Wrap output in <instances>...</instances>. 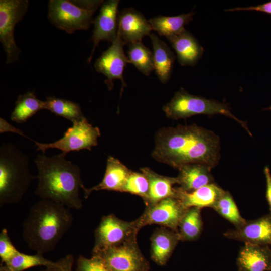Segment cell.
I'll return each instance as SVG.
<instances>
[{
  "label": "cell",
  "instance_id": "21",
  "mask_svg": "<svg viewBox=\"0 0 271 271\" xmlns=\"http://www.w3.org/2000/svg\"><path fill=\"white\" fill-rule=\"evenodd\" d=\"M211 169L207 165L197 163L183 166L178 169L179 174L176 177L179 187L185 191L191 192L214 183Z\"/></svg>",
  "mask_w": 271,
  "mask_h": 271
},
{
  "label": "cell",
  "instance_id": "20",
  "mask_svg": "<svg viewBox=\"0 0 271 271\" xmlns=\"http://www.w3.org/2000/svg\"><path fill=\"white\" fill-rule=\"evenodd\" d=\"M179 241L177 232L163 226L157 229L151 237L152 259L159 265H164Z\"/></svg>",
  "mask_w": 271,
  "mask_h": 271
},
{
  "label": "cell",
  "instance_id": "1",
  "mask_svg": "<svg viewBox=\"0 0 271 271\" xmlns=\"http://www.w3.org/2000/svg\"><path fill=\"white\" fill-rule=\"evenodd\" d=\"M151 155L155 160L177 169L195 163L212 168L220 158V139L195 124L164 127L156 134Z\"/></svg>",
  "mask_w": 271,
  "mask_h": 271
},
{
  "label": "cell",
  "instance_id": "36",
  "mask_svg": "<svg viewBox=\"0 0 271 271\" xmlns=\"http://www.w3.org/2000/svg\"><path fill=\"white\" fill-rule=\"evenodd\" d=\"M264 173L266 182V198L269 205L270 213H271V173L268 167H265Z\"/></svg>",
  "mask_w": 271,
  "mask_h": 271
},
{
  "label": "cell",
  "instance_id": "5",
  "mask_svg": "<svg viewBox=\"0 0 271 271\" xmlns=\"http://www.w3.org/2000/svg\"><path fill=\"white\" fill-rule=\"evenodd\" d=\"M163 111L167 117L174 120L185 119L199 114H222L237 121L252 136L246 123L235 116L227 104L190 94L183 88L177 91L171 101L163 107Z\"/></svg>",
  "mask_w": 271,
  "mask_h": 271
},
{
  "label": "cell",
  "instance_id": "15",
  "mask_svg": "<svg viewBox=\"0 0 271 271\" xmlns=\"http://www.w3.org/2000/svg\"><path fill=\"white\" fill-rule=\"evenodd\" d=\"M152 30L144 15L132 8L124 9L119 15L117 34L125 45L142 41Z\"/></svg>",
  "mask_w": 271,
  "mask_h": 271
},
{
  "label": "cell",
  "instance_id": "32",
  "mask_svg": "<svg viewBox=\"0 0 271 271\" xmlns=\"http://www.w3.org/2000/svg\"><path fill=\"white\" fill-rule=\"evenodd\" d=\"M20 252L18 250L11 242L8 231L3 229L0 234V258L1 264H5Z\"/></svg>",
  "mask_w": 271,
  "mask_h": 271
},
{
  "label": "cell",
  "instance_id": "30",
  "mask_svg": "<svg viewBox=\"0 0 271 271\" xmlns=\"http://www.w3.org/2000/svg\"><path fill=\"white\" fill-rule=\"evenodd\" d=\"M56 262L46 259L36 253L35 255H29L20 252L4 265L9 271H23L30 268L44 266H51L55 265Z\"/></svg>",
  "mask_w": 271,
  "mask_h": 271
},
{
  "label": "cell",
  "instance_id": "29",
  "mask_svg": "<svg viewBox=\"0 0 271 271\" xmlns=\"http://www.w3.org/2000/svg\"><path fill=\"white\" fill-rule=\"evenodd\" d=\"M212 208L235 227L241 226L246 221L240 215L233 197L228 191H224Z\"/></svg>",
  "mask_w": 271,
  "mask_h": 271
},
{
  "label": "cell",
  "instance_id": "8",
  "mask_svg": "<svg viewBox=\"0 0 271 271\" xmlns=\"http://www.w3.org/2000/svg\"><path fill=\"white\" fill-rule=\"evenodd\" d=\"M29 7L28 0L0 1V41L6 54V63L17 61L21 50L14 38L16 25L21 21Z\"/></svg>",
  "mask_w": 271,
  "mask_h": 271
},
{
  "label": "cell",
  "instance_id": "3",
  "mask_svg": "<svg viewBox=\"0 0 271 271\" xmlns=\"http://www.w3.org/2000/svg\"><path fill=\"white\" fill-rule=\"evenodd\" d=\"M70 209L48 199L35 203L23 224V238L29 248L40 255L54 250L73 224Z\"/></svg>",
  "mask_w": 271,
  "mask_h": 271
},
{
  "label": "cell",
  "instance_id": "18",
  "mask_svg": "<svg viewBox=\"0 0 271 271\" xmlns=\"http://www.w3.org/2000/svg\"><path fill=\"white\" fill-rule=\"evenodd\" d=\"M174 197L186 208H212L225 190L212 183L191 192H187L179 187H174Z\"/></svg>",
  "mask_w": 271,
  "mask_h": 271
},
{
  "label": "cell",
  "instance_id": "26",
  "mask_svg": "<svg viewBox=\"0 0 271 271\" xmlns=\"http://www.w3.org/2000/svg\"><path fill=\"white\" fill-rule=\"evenodd\" d=\"M203 229L201 208H188L178 226V233L180 240L194 241L200 236Z\"/></svg>",
  "mask_w": 271,
  "mask_h": 271
},
{
  "label": "cell",
  "instance_id": "28",
  "mask_svg": "<svg viewBox=\"0 0 271 271\" xmlns=\"http://www.w3.org/2000/svg\"><path fill=\"white\" fill-rule=\"evenodd\" d=\"M128 45L127 62L132 64L143 74L149 76L154 70L153 52L142 41Z\"/></svg>",
  "mask_w": 271,
  "mask_h": 271
},
{
  "label": "cell",
  "instance_id": "9",
  "mask_svg": "<svg viewBox=\"0 0 271 271\" xmlns=\"http://www.w3.org/2000/svg\"><path fill=\"white\" fill-rule=\"evenodd\" d=\"M101 135L98 127H94L84 117L82 120L73 123L60 139L51 143H41L34 141L37 151L45 154L46 150L56 148L66 155L72 151H79L82 149L91 150L92 147L98 144L97 139Z\"/></svg>",
  "mask_w": 271,
  "mask_h": 271
},
{
  "label": "cell",
  "instance_id": "7",
  "mask_svg": "<svg viewBox=\"0 0 271 271\" xmlns=\"http://www.w3.org/2000/svg\"><path fill=\"white\" fill-rule=\"evenodd\" d=\"M140 229L136 220L126 221L113 214L103 216L94 232L95 243L92 253L137 239Z\"/></svg>",
  "mask_w": 271,
  "mask_h": 271
},
{
  "label": "cell",
  "instance_id": "23",
  "mask_svg": "<svg viewBox=\"0 0 271 271\" xmlns=\"http://www.w3.org/2000/svg\"><path fill=\"white\" fill-rule=\"evenodd\" d=\"M153 49L154 68L159 80L163 84L169 81L172 71L175 56L167 44L154 33L149 35Z\"/></svg>",
  "mask_w": 271,
  "mask_h": 271
},
{
  "label": "cell",
  "instance_id": "11",
  "mask_svg": "<svg viewBox=\"0 0 271 271\" xmlns=\"http://www.w3.org/2000/svg\"><path fill=\"white\" fill-rule=\"evenodd\" d=\"M187 209L177 198L168 197L146 206L136 220L140 229L145 225L158 224L178 232L180 222Z\"/></svg>",
  "mask_w": 271,
  "mask_h": 271
},
{
  "label": "cell",
  "instance_id": "35",
  "mask_svg": "<svg viewBox=\"0 0 271 271\" xmlns=\"http://www.w3.org/2000/svg\"><path fill=\"white\" fill-rule=\"evenodd\" d=\"M255 11L271 15V1L256 6H249L244 8L237 7L225 10V11Z\"/></svg>",
  "mask_w": 271,
  "mask_h": 271
},
{
  "label": "cell",
  "instance_id": "12",
  "mask_svg": "<svg viewBox=\"0 0 271 271\" xmlns=\"http://www.w3.org/2000/svg\"><path fill=\"white\" fill-rule=\"evenodd\" d=\"M124 45L125 44L117 34L115 41L97 59L94 64L96 71L103 74L107 78L104 82L109 91L113 88V80H121L122 88L120 97L124 87L126 86L123 78V72L128 62L123 50Z\"/></svg>",
  "mask_w": 271,
  "mask_h": 271
},
{
  "label": "cell",
  "instance_id": "17",
  "mask_svg": "<svg viewBox=\"0 0 271 271\" xmlns=\"http://www.w3.org/2000/svg\"><path fill=\"white\" fill-rule=\"evenodd\" d=\"M131 171L119 160L112 156H109L107 160L104 177L101 182L90 188H86L84 185L82 186L81 189L84 192V198L87 199L94 191L106 190L121 192L126 179Z\"/></svg>",
  "mask_w": 271,
  "mask_h": 271
},
{
  "label": "cell",
  "instance_id": "16",
  "mask_svg": "<svg viewBox=\"0 0 271 271\" xmlns=\"http://www.w3.org/2000/svg\"><path fill=\"white\" fill-rule=\"evenodd\" d=\"M237 264L238 271H271V249L268 245L245 243Z\"/></svg>",
  "mask_w": 271,
  "mask_h": 271
},
{
  "label": "cell",
  "instance_id": "33",
  "mask_svg": "<svg viewBox=\"0 0 271 271\" xmlns=\"http://www.w3.org/2000/svg\"><path fill=\"white\" fill-rule=\"evenodd\" d=\"M76 271H110L102 260L93 255L91 258L80 255L77 260Z\"/></svg>",
  "mask_w": 271,
  "mask_h": 271
},
{
  "label": "cell",
  "instance_id": "27",
  "mask_svg": "<svg viewBox=\"0 0 271 271\" xmlns=\"http://www.w3.org/2000/svg\"><path fill=\"white\" fill-rule=\"evenodd\" d=\"M45 109L57 116L63 117L72 123L83 119L80 105L76 102L55 97H48L45 101Z\"/></svg>",
  "mask_w": 271,
  "mask_h": 271
},
{
  "label": "cell",
  "instance_id": "10",
  "mask_svg": "<svg viewBox=\"0 0 271 271\" xmlns=\"http://www.w3.org/2000/svg\"><path fill=\"white\" fill-rule=\"evenodd\" d=\"M92 254L98 256L110 271H149L148 262L137 239Z\"/></svg>",
  "mask_w": 271,
  "mask_h": 271
},
{
  "label": "cell",
  "instance_id": "38",
  "mask_svg": "<svg viewBox=\"0 0 271 271\" xmlns=\"http://www.w3.org/2000/svg\"><path fill=\"white\" fill-rule=\"evenodd\" d=\"M0 271H9L6 267L5 266L3 265V264H1V266H0Z\"/></svg>",
  "mask_w": 271,
  "mask_h": 271
},
{
  "label": "cell",
  "instance_id": "13",
  "mask_svg": "<svg viewBox=\"0 0 271 271\" xmlns=\"http://www.w3.org/2000/svg\"><path fill=\"white\" fill-rule=\"evenodd\" d=\"M118 0H108L102 3L99 14L94 21V30L91 40L93 48L88 62L92 60L95 49L101 41H115L118 27Z\"/></svg>",
  "mask_w": 271,
  "mask_h": 271
},
{
  "label": "cell",
  "instance_id": "22",
  "mask_svg": "<svg viewBox=\"0 0 271 271\" xmlns=\"http://www.w3.org/2000/svg\"><path fill=\"white\" fill-rule=\"evenodd\" d=\"M148 178L149 190L144 203L146 206L155 204L165 198L174 197L175 191L173 186L178 184L177 177H171L159 175L148 167L140 169Z\"/></svg>",
  "mask_w": 271,
  "mask_h": 271
},
{
  "label": "cell",
  "instance_id": "24",
  "mask_svg": "<svg viewBox=\"0 0 271 271\" xmlns=\"http://www.w3.org/2000/svg\"><path fill=\"white\" fill-rule=\"evenodd\" d=\"M194 13L182 14L176 16H159L149 20L152 30L167 39L177 35L184 30V26L192 20Z\"/></svg>",
  "mask_w": 271,
  "mask_h": 271
},
{
  "label": "cell",
  "instance_id": "39",
  "mask_svg": "<svg viewBox=\"0 0 271 271\" xmlns=\"http://www.w3.org/2000/svg\"><path fill=\"white\" fill-rule=\"evenodd\" d=\"M266 109H268V110H271V106H270L269 108H266Z\"/></svg>",
  "mask_w": 271,
  "mask_h": 271
},
{
  "label": "cell",
  "instance_id": "31",
  "mask_svg": "<svg viewBox=\"0 0 271 271\" xmlns=\"http://www.w3.org/2000/svg\"><path fill=\"white\" fill-rule=\"evenodd\" d=\"M149 183L143 173L131 171L126 179L121 192H127L141 197L144 201L148 196Z\"/></svg>",
  "mask_w": 271,
  "mask_h": 271
},
{
  "label": "cell",
  "instance_id": "25",
  "mask_svg": "<svg viewBox=\"0 0 271 271\" xmlns=\"http://www.w3.org/2000/svg\"><path fill=\"white\" fill-rule=\"evenodd\" d=\"M11 114V119L18 123H23L36 113L45 109V101L38 99L34 92L20 95Z\"/></svg>",
  "mask_w": 271,
  "mask_h": 271
},
{
  "label": "cell",
  "instance_id": "2",
  "mask_svg": "<svg viewBox=\"0 0 271 271\" xmlns=\"http://www.w3.org/2000/svg\"><path fill=\"white\" fill-rule=\"evenodd\" d=\"M62 153L51 157L42 154L35 160L38 185L35 193L43 199L60 203L69 209L82 208L79 190L84 185L79 167Z\"/></svg>",
  "mask_w": 271,
  "mask_h": 271
},
{
  "label": "cell",
  "instance_id": "14",
  "mask_svg": "<svg viewBox=\"0 0 271 271\" xmlns=\"http://www.w3.org/2000/svg\"><path fill=\"white\" fill-rule=\"evenodd\" d=\"M224 235L244 243L271 245V213L255 220L246 221L241 226L227 231Z\"/></svg>",
  "mask_w": 271,
  "mask_h": 271
},
{
  "label": "cell",
  "instance_id": "34",
  "mask_svg": "<svg viewBox=\"0 0 271 271\" xmlns=\"http://www.w3.org/2000/svg\"><path fill=\"white\" fill-rule=\"evenodd\" d=\"M74 257L71 254H68L62 257L53 266L45 267L40 271H72Z\"/></svg>",
  "mask_w": 271,
  "mask_h": 271
},
{
  "label": "cell",
  "instance_id": "6",
  "mask_svg": "<svg viewBox=\"0 0 271 271\" xmlns=\"http://www.w3.org/2000/svg\"><path fill=\"white\" fill-rule=\"evenodd\" d=\"M102 1L73 3L67 0H51L48 4V18L57 28L72 34L77 30L88 29L93 22V14Z\"/></svg>",
  "mask_w": 271,
  "mask_h": 271
},
{
  "label": "cell",
  "instance_id": "37",
  "mask_svg": "<svg viewBox=\"0 0 271 271\" xmlns=\"http://www.w3.org/2000/svg\"><path fill=\"white\" fill-rule=\"evenodd\" d=\"M1 133L4 132L11 131L15 133H17L21 136L27 137L25 136L21 130L15 128L14 126L9 124L8 122L5 121L3 118H1Z\"/></svg>",
  "mask_w": 271,
  "mask_h": 271
},
{
  "label": "cell",
  "instance_id": "4",
  "mask_svg": "<svg viewBox=\"0 0 271 271\" xmlns=\"http://www.w3.org/2000/svg\"><path fill=\"white\" fill-rule=\"evenodd\" d=\"M37 178L30 172L28 157L14 144L0 147V206L19 202L32 181Z\"/></svg>",
  "mask_w": 271,
  "mask_h": 271
},
{
  "label": "cell",
  "instance_id": "19",
  "mask_svg": "<svg viewBox=\"0 0 271 271\" xmlns=\"http://www.w3.org/2000/svg\"><path fill=\"white\" fill-rule=\"evenodd\" d=\"M175 50L182 66H194L201 58L204 49L187 30L167 39Z\"/></svg>",
  "mask_w": 271,
  "mask_h": 271
}]
</instances>
